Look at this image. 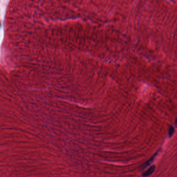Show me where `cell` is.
I'll use <instances>...</instances> for the list:
<instances>
[{"instance_id": "1", "label": "cell", "mask_w": 177, "mask_h": 177, "mask_svg": "<svg viewBox=\"0 0 177 177\" xmlns=\"http://www.w3.org/2000/svg\"><path fill=\"white\" fill-rule=\"evenodd\" d=\"M155 166H152L150 168L148 169L147 171H145V172L142 174V176L144 177H147L151 175L154 172V171L155 170Z\"/></svg>"}, {"instance_id": "2", "label": "cell", "mask_w": 177, "mask_h": 177, "mask_svg": "<svg viewBox=\"0 0 177 177\" xmlns=\"http://www.w3.org/2000/svg\"><path fill=\"white\" fill-rule=\"evenodd\" d=\"M156 154H155V155H154L153 156V157H152V158L148 160V162H147L145 163H144V168H145V167H148V166L150 165L151 163H152V162L153 161L154 159V158L155 157V155H156Z\"/></svg>"}, {"instance_id": "3", "label": "cell", "mask_w": 177, "mask_h": 177, "mask_svg": "<svg viewBox=\"0 0 177 177\" xmlns=\"http://www.w3.org/2000/svg\"><path fill=\"white\" fill-rule=\"evenodd\" d=\"M174 128L172 127H171L169 129V137H171L172 135V134H174Z\"/></svg>"}]
</instances>
